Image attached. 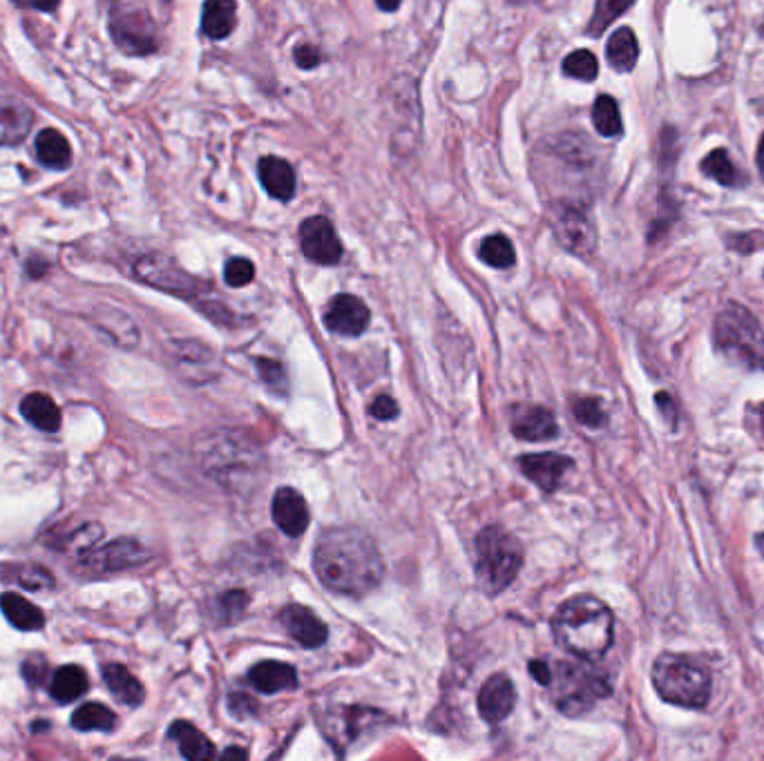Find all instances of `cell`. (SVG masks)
I'll return each mask as SVG.
<instances>
[{
  "mask_svg": "<svg viewBox=\"0 0 764 761\" xmlns=\"http://www.w3.org/2000/svg\"><path fill=\"white\" fill-rule=\"evenodd\" d=\"M313 567L324 587L347 596L369 594L385 576L376 541L353 527L327 529L315 545Z\"/></svg>",
  "mask_w": 764,
  "mask_h": 761,
  "instance_id": "6da1fadb",
  "label": "cell"
},
{
  "mask_svg": "<svg viewBox=\"0 0 764 761\" xmlns=\"http://www.w3.org/2000/svg\"><path fill=\"white\" fill-rule=\"evenodd\" d=\"M197 460L219 487L248 494L266 478V456L244 431L219 429L197 440Z\"/></svg>",
  "mask_w": 764,
  "mask_h": 761,
  "instance_id": "7a4b0ae2",
  "label": "cell"
},
{
  "mask_svg": "<svg viewBox=\"0 0 764 761\" xmlns=\"http://www.w3.org/2000/svg\"><path fill=\"white\" fill-rule=\"evenodd\" d=\"M557 641L579 659L595 661L610 650L615 637V616L597 596H572L552 619Z\"/></svg>",
  "mask_w": 764,
  "mask_h": 761,
  "instance_id": "3957f363",
  "label": "cell"
},
{
  "mask_svg": "<svg viewBox=\"0 0 764 761\" xmlns=\"http://www.w3.org/2000/svg\"><path fill=\"white\" fill-rule=\"evenodd\" d=\"M523 567V545L499 525L485 527L476 536V579L487 594L508 590Z\"/></svg>",
  "mask_w": 764,
  "mask_h": 761,
  "instance_id": "277c9868",
  "label": "cell"
},
{
  "mask_svg": "<svg viewBox=\"0 0 764 761\" xmlns=\"http://www.w3.org/2000/svg\"><path fill=\"white\" fill-rule=\"evenodd\" d=\"M651 677L657 695L673 706L700 710L711 699L709 670L684 654H662Z\"/></svg>",
  "mask_w": 764,
  "mask_h": 761,
  "instance_id": "5b68a950",
  "label": "cell"
},
{
  "mask_svg": "<svg viewBox=\"0 0 764 761\" xmlns=\"http://www.w3.org/2000/svg\"><path fill=\"white\" fill-rule=\"evenodd\" d=\"M718 351L744 369H764V329L758 317L740 304H729L713 324Z\"/></svg>",
  "mask_w": 764,
  "mask_h": 761,
  "instance_id": "8992f818",
  "label": "cell"
},
{
  "mask_svg": "<svg viewBox=\"0 0 764 761\" xmlns=\"http://www.w3.org/2000/svg\"><path fill=\"white\" fill-rule=\"evenodd\" d=\"M550 688L557 708L570 717L584 715L599 699L610 695V683L604 674L568 661H561L552 668Z\"/></svg>",
  "mask_w": 764,
  "mask_h": 761,
  "instance_id": "52a82bcc",
  "label": "cell"
},
{
  "mask_svg": "<svg viewBox=\"0 0 764 761\" xmlns=\"http://www.w3.org/2000/svg\"><path fill=\"white\" fill-rule=\"evenodd\" d=\"M110 34L114 43L130 56H146L157 50V25L148 7L139 0H114Z\"/></svg>",
  "mask_w": 764,
  "mask_h": 761,
  "instance_id": "ba28073f",
  "label": "cell"
},
{
  "mask_svg": "<svg viewBox=\"0 0 764 761\" xmlns=\"http://www.w3.org/2000/svg\"><path fill=\"white\" fill-rule=\"evenodd\" d=\"M135 275L143 284L155 286L170 295L184 297V300H193V297H199L206 288H210L208 282H202L199 277L186 273L184 268L164 255H146L137 259Z\"/></svg>",
  "mask_w": 764,
  "mask_h": 761,
  "instance_id": "9c48e42d",
  "label": "cell"
},
{
  "mask_svg": "<svg viewBox=\"0 0 764 761\" xmlns=\"http://www.w3.org/2000/svg\"><path fill=\"white\" fill-rule=\"evenodd\" d=\"M552 230L559 239V244L570 250L572 255L588 257L597 248V228L584 208L570 201H559L552 210Z\"/></svg>",
  "mask_w": 764,
  "mask_h": 761,
  "instance_id": "30bf717a",
  "label": "cell"
},
{
  "mask_svg": "<svg viewBox=\"0 0 764 761\" xmlns=\"http://www.w3.org/2000/svg\"><path fill=\"white\" fill-rule=\"evenodd\" d=\"M302 253L313 264L333 266L342 259V242L327 217H309L300 226Z\"/></svg>",
  "mask_w": 764,
  "mask_h": 761,
  "instance_id": "8fae6325",
  "label": "cell"
},
{
  "mask_svg": "<svg viewBox=\"0 0 764 761\" xmlns=\"http://www.w3.org/2000/svg\"><path fill=\"white\" fill-rule=\"evenodd\" d=\"M148 558L150 552L141 543L132 541V538H117L99 549H92L85 558V567L99 572H121L146 563Z\"/></svg>",
  "mask_w": 764,
  "mask_h": 761,
  "instance_id": "7c38bea8",
  "label": "cell"
},
{
  "mask_svg": "<svg viewBox=\"0 0 764 761\" xmlns=\"http://www.w3.org/2000/svg\"><path fill=\"white\" fill-rule=\"evenodd\" d=\"M371 320V313L367 304L358 300L356 295H336L327 306V315H324V324L327 329L336 335L345 337H358L360 333L367 331Z\"/></svg>",
  "mask_w": 764,
  "mask_h": 761,
  "instance_id": "4fadbf2b",
  "label": "cell"
},
{
  "mask_svg": "<svg viewBox=\"0 0 764 761\" xmlns=\"http://www.w3.org/2000/svg\"><path fill=\"white\" fill-rule=\"evenodd\" d=\"M517 706V690L508 674H494L479 692V712L487 724H501Z\"/></svg>",
  "mask_w": 764,
  "mask_h": 761,
  "instance_id": "5bb4252c",
  "label": "cell"
},
{
  "mask_svg": "<svg viewBox=\"0 0 764 761\" xmlns=\"http://www.w3.org/2000/svg\"><path fill=\"white\" fill-rule=\"evenodd\" d=\"M519 467L525 478L532 480L541 491L555 494L568 469H572V460L559 454H528L519 458Z\"/></svg>",
  "mask_w": 764,
  "mask_h": 761,
  "instance_id": "9a60e30c",
  "label": "cell"
},
{
  "mask_svg": "<svg viewBox=\"0 0 764 761\" xmlns=\"http://www.w3.org/2000/svg\"><path fill=\"white\" fill-rule=\"evenodd\" d=\"M271 512L275 525H278L286 536H302L311 523L307 500L302 498L300 491L291 487L278 489V494L273 496Z\"/></svg>",
  "mask_w": 764,
  "mask_h": 761,
  "instance_id": "2e32d148",
  "label": "cell"
},
{
  "mask_svg": "<svg viewBox=\"0 0 764 761\" xmlns=\"http://www.w3.org/2000/svg\"><path fill=\"white\" fill-rule=\"evenodd\" d=\"M280 623L284 625V630L289 632V637L298 641L302 648H320V645H324L329 639L327 625H324L309 608H304V605H286L280 612Z\"/></svg>",
  "mask_w": 764,
  "mask_h": 761,
  "instance_id": "e0dca14e",
  "label": "cell"
},
{
  "mask_svg": "<svg viewBox=\"0 0 764 761\" xmlns=\"http://www.w3.org/2000/svg\"><path fill=\"white\" fill-rule=\"evenodd\" d=\"M34 125V112L30 105L14 96H0V146H16Z\"/></svg>",
  "mask_w": 764,
  "mask_h": 761,
  "instance_id": "ac0fdd59",
  "label": "cell"
},
{
  "mask_svg": "<svg viewBox=\"0 0 764 761\" xmlns=\"http://www.w3.org/2000/svg\"><path fill=\"white\" fill-rule=\"evenodd\" d=\"M512 433L521 440L543 442L559 436L557 420L546 407H523L514 413Z\"/></svg>",
  "mask_w": 764,
  "mask_h": 761,
  "instance_id": "d6986e66",
  "label": "cell"
},
{
  "mask_svg": "<svg viewBox=\"0 0 764 761\" xmlns=\"http://www.w3.org/2000/svg\"><path fill=\"white\" fill-rule=\"evenodd\" d=\"M248 681H251L255 690L264 692V695H275V692L298 688V672L289 663L262 661L248 672Z\"/></svg>",
  "mask_w": 764,
  "mask_h": 761,
  "instance_id": "ffe728a7",
  "label": "cell"
},
{
  "mask_svg": "<svg viewBox=\"0 0 764 761\" xmlns=\"http://www.w3.org/2000/svg\"><path fill=\"white\" fill-rule=\"evenodd\" d=\"M257 175L264 190L269 192L273 199L278 201H291L295 195V170L289 161L280 157H264L257 166Z\"/></svg>",
  "mask_w": 764,
  "mask_h": 761,
  "instance_id": "44dd1931",
  "label": "cell"
},
{
  "mask_svg": "<svg viewBox=\"0 0 764 761\" xmlns=\"http://www.w3.org/2000/svg\"><path fill=\"white\" fill-rule=\"evenodd\" d=\"M21 416L30 422L32 427L45 433H56L61 429L63 413L47 393H30L21 402Z\"/></svg>",
  "mask_w": 764,
  "mask_h": 761,
  "instance_id": "7402d4cb",
  "label": "cell"
},
{
  "mask_svg": "<svg viewBox=\"0 0 764 761\" xmlns=\"http://www.w3.org/2000/svg\"><path fill=\"white\" fill-rule=\"evenodd\" d=\"M168 737L179 746L181 757L190 761H206L217 755L213 741H210L202 730H197L190 724V721H175L168 730Z\"/></svg>",
  "mask_w": 764,
  "mask_h": 761,
  "instance_id": "603a6c76",
  "label": "cell"
},
{
  "mask_svg": "<svg viewBox=\"0 0 764 761\" xmlns=\"http://www.w3.org/2000/svg\"><path fill=\"white\" fill-rule=\"evenodd\" d=\"M0 610H3L5 619L21 632L41 630L45 625L43 610L16 592L0 594Z\"/></svg>",
  "mask_w": 764,
  "mask_h": 761,
  "instance_id": "cb8c5ba5",
  "label": "cell"
},
{
  "mask_svg": "<svg viewBox=\"0 0 764 761\" xmlns=\"http://www.w3.org/2000/svg\"><path fill=\"white\" fill-rule=\"evenodd\" d=\"M103 681L108 683L114 699L126 703L130 708H137L146 699V690H143L141 681L121 663H108L103 666Z\"/></svg>",
  "mask_w": 764,
  "mask_h": 761,
  "instance_id": "d4e9b609",
  "label": "cell"
},
{
  "mask_svg": "<svg viewBox=\"0 0 764 761\" xmlns=\"http://www.w3.org/2000/svg\"><path fill=\"white\" fill-rule=\"evenodd\" d=\"M237 25L235 0H206L202 12V30L213 41H222L233 34Z\"/></svg>",
  "mask_w": 764,
  "mask_h": 761,
  "instance_id": "484cf974",
  "label": "cell"
},
{
  "mask_svg": "<svg viewBox=\"0 0 764 761\" xmlns=\"http://www.w3.org/2000/svg\"><path fill=\"white\" fill-rule=\"evenodd\" d=\"M36 157L47 168L65 170L72 161V150L68 139L59 130H43L36 137Z\"/></svg>",
  "mask_w": 764,
  "mask_h": 761,
  "instance_id": "4316f807",
  "label": "cell"
},
{
  "mask_svg": "<svg viewBox=\"0 0 764 761\" xmlns=\"http://www.w3.org/2000/svg\"><path fill=\"white\" fill-rule=\"evenodd\" d=\"M90 688L88 674L83 672L81 666H63L52 674L50 681V695L59 703H72L85 695V690Z\"/></svg>",
  "mask_w": 764,
  "mask_h": 761,
  "instance_id": "83f0119b",
  "label": "cell"
},
{
  "mask_svg": "<svg viewBox=\"0 0 764 761\" xmlns=\"http://www.w3.org/2000/svg\"><path fill=\"white\" fill-rule=\"evenodd\" d=\"M606 56L608 63L613 70L617 72H630L637 65L639 59V43L635 38V32L628 30V27H622L617 30L613 36L608 38L606 45Z\"/></svg>",
  "mask_w": 764,
  "mask_h": 761,
  "instance_id": "f1b7e54d",
  "label": "cell"
},
{
  "mask_svg": "<svg viewBox=\"0 0 764 761\" xmlns=\"http://www.w3.org/2000/svg\"><path fill=\"white\" fill-rule=\"evenodd\" d=\"M72 726L81 732H110L117 726V715L110 708H105L103 703L90 701L74 710Z\"/></svg>",
  "mask_w": 764,
  "mask_h": 761,
  "instance_id": "f546056e",
  "label": "cell"
},
{
  "mask_svg": "<svg viewBox=\"0 0 764 761\" xmlns=\"http://www.w3.org/2000/svg\"><path fill=\"white\" fill-rule=\"evenodd\" d=\"M3 579L7 581H16L25 590H50L54 587V576L45 570L41 565H27V563H18V565H7L3 570Z\"/></svg>",
  "mask_w": 764,
  "mask_h": 761,
  "instance_id": "4dcf8cb0",
  "label": "cell"
},
{
  "mask_svg": "<svg viewBox=\"0 0 764 761\" xmlns=\"http://www.w3.org/2000/svg\"><path fill=\"white\" fill-rule=\"evenodd\" d=\"M592 123H595L597 132L601 137H619L624 130L622 114H619V105L613 96H599L592 108Z\"/></svg>",
  "mask_w": 764,
  "mask_h": 761,
  "instance_id": "1f68e13d",
  "label": "cell"
},
{
  "mask_svg": "<svg viewBox=\"0 0 764 761\" xmlns=\"http://www.w3.org/2000/svg\"><path fill=\"white\" fill-rule=\"evenodd\" d=\"M479 255L487 266L492 268H510L517 262V253H514L512 242L505 235H492L483 239L479 248Z\"/></svg>",
  "mask_w": 764,
  "mask_h": 761,
  "instance_id": "d6a6232c",
  "label": "cell"
},
{
  "mask_svg": "<svg viewBox=\"0 0 764 761\" xmlns=\"http://www.w3.org/2000/svg\"><path fill=\"white\" fill-rule=\"evenodd\" d=\"M633 3L635 0H597L595 12H592V18L588 23V34L595 38L604 34Z\"/></svg>",
  "mask_w": 764,
  "mask_h": 761,
  "instance_id": "836d02e7",
  "label": "cell"
},
{
  "mask_svg": "<svg viewBox=\"0 0 764 761\" xmlns=\"http://www.w3.org/2000/svg\"><path fill=\"white\" fill-rule=\"evenodd\" d=\"M702 172L709 179L722 183V186H735L738 183V172H735L727 150H713L711 154H706L702 161Z\"/></svg>",
  "mask_w": 764,
  "mask_h": 761,
  "instance_id": "e575fe53",
  "label": "cell"
},
{
  "mask_svg": "<svg viewBox=\"0 0 764 761\" xmlns=\"http://www.w3.org/2000/svg\"><path fill=\"white\" fill-rule=\"evenodd\" d=\"M563 72H566L570 79L577 81H595L599 74V63L595 59V54L588 50H575L570 52L566 59H563Z\"/></svg>",
  "mask_w": 764,
  "mask_h": 761,
  "instance_id": "d590c367",
  "label": "cell"
},
{
  "mask_svg": "<svg viewBox=\"0 0 764 761\" xmlns=\"http://www.w3.org/2000/svg\"><path fill=\"white\" fill-rule=\"evenodd\" d=\"M248 603H251V596H248L244 590L224 592L222 596H217L215 599V616L222 623H235L244 616Z\"/></svg>",
  "mask_w": 764,
  "mask_h": 761,
  "instance_id": "8d00e7d4",
  "label": "cell"
},
{
  "mask_svg": "<svg viewBox=\"0 0 764 761\" xmlns=\"http://www.w3.org/2000/svg\"><path fill=\"white\" fill-rule=\"evenodd\" d=\"M572 411H575V416L581 425L586 427H604L608 420L606 411L597 398H579L575 402V407H572Z\"/></svg>",
  "mask_w": 764,
  "mask_h": 761,
  "instance_id": "74e56055",
  "label": "cell"
},
{
  "mask_svg": "<svg viewBox=\"0 0 764 761\" xmlns=\"http://www.w3.org/2000/svg\"><path fill=\"white\" fill-rule=\"evenodd\" d=\"M253 277H255V266L244 257L231 259V262H228L224 268L226 284L233 286V288H242L246 284H251Z\"/></svg>",
  "mask_w": 764,
  "mask_h": 761,
  "instance_id": "f35d334b",
  "label": "cell"
},
{
  "mask_svg": "<svg viewBox=\"0 0 764 761\" xmlns=\"http://www.w3.org/2000/svg\"><path fill=\"white\" fill-rule=\"evenodd\" d=\"M257 366H260L262 380L269 384L271 389L286 393V384H289V380H286V371L280 362L269 360V358H260L257 360Z\"/></svg>",
  "mask_w": 764,
  "mask_h": 761,
  "instance_id": "ab89813d",
  "label": "cell"
},
{
  "mask_svg": "<svg viewBox=\"0 0 764 761\" xmlns=\"http://www.w3.org/2000/svg\"><path fill=\"white\" fill-rule=\"evenodd\" d=\"M228 710H231L233 717L246 719V717L257 715L260 703H257L251 695H246V692H233V695L228 697Z\"/></svg>",
  "mask_w": 764,
  "mask_h": 761,
  "instance_id": "60d3db41",
  "label": "cell"
},
{
  "mask_svg": "<svg viewBox=\"0 0 764 761\" xmlns=\"http://www.w3.org/2000/svg\"><path fill=\"white\" fill-rule=\"evenodd\" d=\"M369 413L376 420H394L398 416V404L391 396H378L374 402H371Z\"/></svg>",
  "mask_w": 764,
  "mask_h": 761,
  "instance_id": "b9f144b4",
  "label": "cell"
},
{
  "mask_svg": "<svg viewBox=\"0 0 764 761\" xmlns=\"http://www.w3.org/2000/svg\"><path fill=\"white\" fill-rule=\"evenodd\" d=\"M293 59L302 70H313V67L320 65V50L315 45H300L295 47Z\"/></svg>",
  "mask_w": 764,
  "mask_h": 761,
  "instance_id": "7bdbcfd3",
  "label": "cell"
},
{
  "mask_svg": "<svg viewBox=\"0 0 764 761\" xmlns=\"http://www.w3.org/2000/svg\"><path fill=\"white\" fill-rule=\"evenodd\" d=\"M23 670H25L27 681H30V683H41L43 677H45V672H47V663L41 657H32L30 661L25 663Z\"/></svg>",
  "mask_w": 764,
  "mask_h": 761,
  "instance_id": "ee69618b",
  "label": "cell"
},
{
  "mask_svg": "<svg viewBox=\"0 0 764 761\" xmlns=\"http://www.w3.org/2000/svg\"><path fill=\"white\" fill-rule=\"evenodd\" d=\"M530 672H532V677L541 683V686H550L552 668L548 666L546 661H530Z\"/></svg>",
  "mask_w": 764,
  "mask_h": 761,
  "instance_id": "f6af8a7d",
  "label": "cell"
},
{
  "mask_svg": "<svg viewBox=\"0 0 764 761\" xmlns=\"http://www.w3.org/2000/svg\"><path fill=\"white\" fill-rule=\"evenodd\" d=\"M14 5L38 9V12H52V9L59 7V0H14Z\"/></svg>",
  "mask_w": 764,
  "mask_h": 761,
  "instance_id": "bcb514c9",
  "label": "cell"
},
{
  "mask_svg": "<svg viewBox=\"0 0 764 761\" xmlns=\"http://www.w3.org/2000/svg\"><path fill=\"white\" fill-rule=\"evenodd\" d=\"M376 3L382 9V12H396V9L400 7V3H403V0H376Z\"/></svg>",
  "mask_w": 764,
  "mask_h": 761,
  "instance_id": "7dc6e473",
  "label": "cell"
},
{
  "mask_svg": "<svg viewBox=\"0 0 764 761\" xmlns=\"http://www.w3.org/2000/svg\"><path fill=\"white\" fill-rule=\"evenodd\" d=\"M756 422H758L760 433H762V438H764V402H760L758 407H756Z\"/></svg>",
  "mask_w": 764,
  "mask_h": 761,
  "instance_id": "c3c4849f",
  "label": "cell"
},
{
  "mask_svg": "<svg viewBox=\"0 0 764 761\" xmlns=\"http://www.w3.org/2000/svg\"><path fill=\"white\" fill-rule=\"evenodd\" d=\"M758 170H760V175L764 177V134H762L760 146H758Z\"/></svg>",
  "mask_w": 764,
  "mask_h": 761,
  "instance_id": "681fc988",
  "label": "cell"
},
{
  "mask_svg": "<svg viewBox=\"0 0 764 761\" xmlns=\"http://www.w3.org/2000/svg\"><path fill=\"white\" fill-rule=\"evenodd\" d=\"M222 755H224V757H240V759L246 757V753H244V750H240V748H226Z\"/></svg>",
  "mask_w": 764,
  "mask_h": 761,
  "instance_id": "f907efd6",
  "label": "cell"
},
{
  "mask_svg": "<svg viewBox=\"0 0 764 761\" xmlns=\"http://www.w3.org/2000/svg\"><path fill=\"white\" fill-rule=\"evenodd\" d=\"M756 545H758V549H760V554L764 556V534H760V536L756 538Z\"/></svg>",
  "mask_w": 764,
  "mask_h": 761,
  "instance_id": "816d5d0a",
  "label": "cell"
},
{
  "mask_svg": "<svg viewBox=\"0 0 764 761\" xmlns=\"http://www.w3.org/2000/svg\"><path fill=\"white\" fill-rule=\"evenodd\" d=\"M514 3H523V0H514Z\"/></svg>",
  "mask_w": 764,
  "mask_h": 761,
  "instance_id": "f5cc1de1",
  "label": "cell"
}]
</instances>
